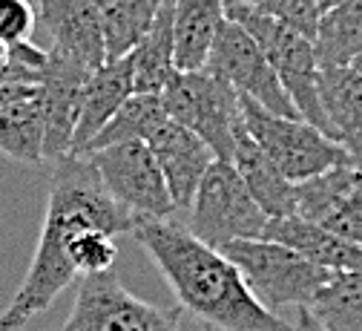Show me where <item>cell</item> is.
<instances>
[{"label":"cell","instance_id":"1","mask_svg":"<svg viewBox=\"0 0 362 331\" xmlns=\"http://www.w3.org/2000/svg\"><path fill=\"white\" fill-rule=\"evenodd\" d=\"M135 225H139L135 216L110 196L93 159L83 153L55 159L37 251L15 300L0 314V331L23 328L32 317L47 311L64 288L72 286L78 271L69 262V245L81 230H104L118 236L132 233Z\"/></svg>","mask_w":362,"mask_h":331},{"label":"cell","instance_id":"2","mask_svg":"<svg viewBox=\"0 0 362 331\" xmlns=\"http://www.w3.org/2000/svg\"><path fill=\"white\" fill-rule=\"evenodd\" d=\"M132 236L158 265L181 308H187L216 331H293V325L267 311L247 288L239 268L221 251L175 225L173 219H147Z\"/></svg>","mask_w":362,"mask_h":331},{"label":"cell","instance_id":"3","mask_svg":"<svg viewBox=\"0 0 362 331\" xmlns=\"http://www.w3.org/2000/svg\"><path fill=\"white\" fill-rule=\"evenodd\" d=\"M224 15L236 21L264 52L274 72L279 75L285 92L291 96L299 118L308 124L320 127L325 135H331V124L325 118L322 101H320V75L322 67L316 61V46L313 38L305 32L256 12L253 6L242 4V0H224Z\"/></svg>","mask_w":362,"mask_h":331},{"label":"cell","instance_id":"4","mask_svg":"<svg viewBox=\"0 0 362 331\" xmlns=\"http://www.w3.org/2000/svg\"><path fill=\"white\" fill-rule=\"evenodd\" d=\"M161 104L167 118L193 130L216 159L230 162L236 133L245 127L242 118V96L213 72L175 69L161 92Z\"/></svg>","mask_w":362,"mask_h":331},{"label":"cell","instance_id":"5","mask_svg":"<svg viewBox=\"0 0 362 331\" xmlns=\"http://www.w3.org/2000/svg\"><path fill=\"white\" fill-rule=\"evenodd\" d=\"M221 254L239 268L250 294L274 314L308 305L334 274L270 240H236L224 245Z\"/></svg>","mask_w":362,"mask_h":331},{"label":"cell","instance_id":"6","mask_svg":"<svg viewBox=\"0 0 362 331\" xmlns=\"http://www.w3.org/2000/svg\"><path fill=\"white\" fill-rule=\"evenodd\" d=\"M242 118L250 138L264 150V156L276 164L288 181H305L331 167L348 164L351 156L337 138L325 135L320 127L305 118L276 116L256 101L242 96Z\"/></svg>","mask_w":362,"mask_h":331},{"label":"cell","instance_id":"7","mask_svg":"<svg viewBox=\"0 0 362 331\" xmlns=\"http://www.w3.org/2000/svg\"><path fill=\"white\" fill-rule=\"evenodd\" d=\"M187 211V230L216 251L236 240H262L267 225V213L256 205L236 167L221 159L207 167Z\"/></svg>","mask_w":362,"mask_h":331},{"label":"cell","instance_id":"8","mask_svg":"<svg viewBox=\"0 0 362 331\" xmlns=\"http://www.w3.org/2000/svg\"><path fill=\"white\" fill-rule=\"evenodd\" d=\"M181 311L139 300L110 268L81 279L64 331H181Z\"/></svg>","mask_w":362,"mask_h":331},{"label":"cell","instance_id":"9","mask_svg":"<svg viewBox=\"0 0 362 331\" xmlns=\"http://www.w3.org/2000/svg\"><path fill=\"white\" fill-rule=\"evenodd\" d=\"M83 156L93 159L110 196L124 211H129L135 222L173 219L175 205L147 141H121V145H110Z\"/></svg>","mask_w":362,"mask_h":331},{"label":"cell","instance_id":"10","mask_svg":"<svg viewBox=\"0 0 362 331\" xmlns=\"http://www.w3.org/2000/svg\"><path fill=\"white\" fill-rule=\"evenodd\" d=\"M204 69L224 78L239 96L256 101L259 107L276 113V116L299 118L291 96L285 92L279 75L274 72L264 52L259 50V43L236 21L224 18V23L210 46Z\"/></svg>","mask_w":362,"mask_h":331},{"label":"cell","instance_id":"11","mask_svg":"<svg viewBox=\"0 0 362 331\" xmlns=\"http://www.w3.org/2000/svg\"><path fill=\"white\" fill-rule=\"evenodd\" d=\"M95 69L81 58L49 46L47 67L40 75V113H43V159H61L72 150V133L81 113L86 81Z\"/></svg>","mask_w":362,"mask_h":331},{"label":"cell","instance_id":"12","mask_svg":"<svg viewBox=\"0 0 362 331\" xmlns=\"http://www.w3.org/2000/svg\"><path fill=\"white\" fill-rule=\"evenodd\" d=\"M147 147L153 150V156L161 167V176H164V184L170 191L175 211H187L207 167L216 159L213 150L193 130L181 127L170 118L147 138Z\"/></svg>","mask_w":362,"mask_h":331},{"label":"cell","instance_id":"13","mask_svg":"<svg viewBox=\"0 0 362 331\" xmlns=\"http://www.w3.org/2000/svg\"><path fill=\"white\" fill-rule=\"evenodd\" d=\"M32 4L43 29L52 38V46L81 58L93 69L107 61L101 12L89 0H32Z\"/></svg>","mask_w":362,"mask_h":331},{"label":"cell","instance_id":"14","mask_svg":"<svg viewBox=\"0 0 362 331\" xmlns=\"http://www.w3.org/2000/svg\"><path fill=\"white\" fill-rule=\"evenodd\" d=\"M262 240L293 248L308 262L320 265L325 271H356V268H362V245H354V242L342 240V236L331 233L328 228L308 222L302 216L267 219Z\"/></svg>","mask_w":362,"mask_h":331},{"label":"cell","instance_id":"15","mask_svg":"<svg viewBox=\"0 0 362 331\" xmlns=\"http://www.w3.org/2000/svg\"><path fill=\"white\" fill-rule=\"evenodd\" d=\"M129 96H132V61H129V55L115 58V61H104L86 81L69 153H83V147L101 133V127L115 116V110Z\"/></svg>","mask_w":362,"mask_h":331},{"label":"cell","instance_id":"16","mask_svg":"<svg viewBox=\"0 0 362 331\" xmlns=\"http://www.w3.org/2000/svg\"><path fill=\"white\" fill-rule=\"evenodd\" d=\"M320 101L331 124V138L348 150L351 164L362 170V75L351 64L322 69Z\"/></svg>","mask_w":362,"mask_h":331},{"label":"cell","instance_id":"17","mask_svg":"<svg viewBox=\"0 0 362 331\" xmlns=\"http://www.w3.org/2000/svg\"><path fill=\"white\" fill-rule=\"evenodd\" d=\"M230 164L242 176V181L250 191V196L256 199V205L267 213V219L293 216V181H288L276 170V164L264 156V150L250 138V133L245 127L236 133Z\"/></svg>","mask_w":362,"mask_h":331},{"label":"cell","instance_id":"18","mask_svg":"<svg viewBox=\"0 0 362 331\" xmlns=\"http://www.w3.org/2000/svg\"><path fill=\"white\" fill-rule=\"evenodd\" d=\"M224 0H173L175 69H204L210 46L224 23Z\"/></svg>","mask_w":362,"mask_h":331},{"label":"cell","instance_id":"19","mask_svg":"<svg viewBox=\"0 0 362 331\" xmlns=\"http://www.w3.org/2000/svg\"><path fill=\"white\" fill-rule=\"evenodd\" d=\"M132 92L161 96L175 72V38H173V0H164L147 35L129 52Z\"/></svg>","mask_w":362,"mask_h":331},{"label":"cell","instance_id":"20","mask_svg":"<svg viewBox=\"0 0 362 331\" xmlns=\"http://www.w3.org/2000/svg\"><path fill=\"white\" fill-rule=\"evenodd\" d=\"M313 46L322 69L345 67L362 55V0H342L325 9L313 35Z\"/></svg>","mask_w":362,"mask_h":331},{"label":"cell","instance_id":"21","mask_svg":"<svg viewBox=\"0 0 362 331\" xmlns=\"http://www.w3.org/2000/svg\"><path fill=\"white\" fill-rule=\"evenodd\" d=\"M305 308L325 331H362V268L334 271Z\"/></svg>","mask_w":362,"mask_h":331},{"label":"cell","instance_id":"22","mask_svg":"<svg viewBox=\"0 0 362 331\" xmlns=\"http://www.w3.org/2000/svg\"><path fill=\"white\" fill-rule=\"evenodd\" d=\"M167 121V110L161 104V96H132L115 110V116L101 127V133L83 147V153H95L110 145H121V141H147L161 124Z\"/></svg>","mask_w":362,"mask_h":331},{"label":"cell","instance_id":"23","mask_svg":"<svg viewBox=\"0 0 362 331\" xmlns=\"http://www.w3.org/2000/svg\"><path fill=\"white\" fill-rule=\"evenodd\" d=\"M0 153L15 162H43L40 92L0 107Z\"/></svg>","mask_w":362,"mask_h":331},{"label":"cell","instance_id":"24","mask_svg":"<svg viewBox=\"0 0 362 331\" xmlns=\"http://www.w3.org/2000/svg\"><path fill=\"white\" fill-rule=\"evenodd\" d=\"M164 0H118V4L101 9L104 29V55L107 61L124 58L135 50L147 29L153 26Z\"/></svg>","mask_w":362,"mask_h":331},{"label":"cell","instance_id":"25","mask_svg":"<svg viewBox=\"0 0 362 331\" xmlns=\"http://www.w3.org/2000/svg\"><path fill=\"white\" fill-rule=\"evenodd\" d=\"M316 225L328 228L331 233L342 236V240H348L354 245H362V170L359 167L351 164V170L345 173L342 184H339V191L325 205Z\"/></svg>","mask_w":362,"mask_h":331},{"label":"cell","instance_id":"26","mask_svg":"<svg viewBox=\"0 0 362 331\" xmlns=\"http://www.w3.org/2000/svg\"><path fill=\"white\" fill-rule=\"evenodd\" d=\"M115 259H118L115 236L104 230H81L69 245V262L78 271V276L110 271Z\"/></svg>","mask_w":362,"mask_h":331},{"label":"cell","instance_id":"27","mask_svg":"<svg viewBox=\"0 0 362 331\" xmlns=\"http://www.w3.org/2000/svg\"><path fill=\"white\" fill-rule=\"evenodd\" d=\"M242 4L305 32L308 38L316 35V26H320V18H322L320 0H242Z\"/></svg>","mask_w":362,"mask_h":331},{"label":"cell","instance_id":"28","mask_svg":"<svg viewBox=\"0 0 362 331\" xmlns=\"http://www.w3.org/2000/svg\"><path fill=\"white\" fill-rule=\"evenodd\" d=\"M37 12L32 0H0V40L21 43L32 38Z\"/></svg>","mask_w":362,"mask_h":331},{"label":"cell","instance_id":"29","mask_svg":"<svg viewBox=\"0 0 362 331\" xmlns=\"http://www.w3.org/2000/svg\"><path fill=\"white\" fill-rule=\"evenodd\" d=\"M37 92H40V84H21V81L0 78V107L21 101V99H32V96H37Z\"/></svg>","mask_w":362,"mask_h":331},{"label":"cell","instance_id":"30","mask_svg":"<svg viewBox=\"0 0 362 331\" xmlns=\"http://www.w3.org/2000/svg\"><path fill=\"white\" fill-rule=\"evenodd\" d=\"M293 311H296V320L291 322V325H293V331H325L320 322H316V320L310 317V311H308L305 305H302V308H293Z\"/></svg>","mask_w":362,"mask_h":331},{"label":"cell","instance_id":"31","mask_svg":"<svg viewBox=\"0 0 362 331\" xmlns=\"http://www.w3.org/2000/svg\"><path fill=\"white\" fill-rule=\"evenodd\" d=\"M89 4H93V6H95V9L101 12V9H107V6H112V4H118V0H89Z\"/></svg>","mask_w":362,"mask_h":331},{"label":"cell","instance_id":"32","mask_svg":"<svg viewBox=\"0 0 362 331\" xmlns=\"http://www.w3.org/2000/svg\"><path fill=\"white\" fill-rule=\"evenodd\" d=\"M337 4H342V0H320V6H322V12H325V9H331V6H337Z\"/></svg>","mask_w":362,"mask_h":331},{"label":"cell","instance_id":"33","mask_svg":"<svg viewBox=\"0 0 362 331\" xmlns=\"http://www.w3.org/2000/svg\"><path fill=\"white\" fill-rule=\"evenodd\" d=\"M351 67H354V69H356V72H359V75H362V55H356V58H354V61H351Z\"/></svg>","mask_w":362,"mask_h":331}]
</instances>
